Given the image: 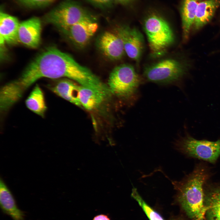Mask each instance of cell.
I'll use <instances>...</instances> for the list:
<instances>
[{
  "mask_svg": "<svg viewBox=\"0 0 220 220\" xmlns=\"http://www.w3.org/2000/svg\"><path fill=\"white\" fill-rule=\"evenodd\" d=\"M25 103L30 110L42 117H44L47 107L43 93L38 85L35 86Z\"/></svg>",
  "mask_w": 220,
  "mask_h": 220,
  "instance_id": "cell-19",
  "label": "cell"
},
{
  "mask_svg": "<svg viewBox=\"0 0 220 220\" xmlns=\"http://www.w3.org/2000/svg\"><path fill=\"white\" fill-rule=\"evenodd\" d=\"M89 73L88 68L80 64L69 54L50 47L39 54L19 78L7 83L6 89L12 98L18 100L41 78L66 77L81 84L86 81Z\"/></svg>",
  "mask_w": 220,
  "mask_h": 220,
  "instance_id": "cell-1",
  "label": "cell"
},
{
  "mask_svg": "<svg viewBox=\"0 0 220 220\" xmlns=\"http://www.w3.org/2000/svg\"><path fill=\"white\" fill-rule=\"evenodd\" d=\"M177 149L188 156L214 163L220 155V139L198 140L188 134L177 142Z\"/></svg>",
  "mask_w": 220,
  "mask_h": 220,
  "instance_id": "cell-6",
  "label": "cell"
},
{
  "mask_svg": "<svg viewBox=\"0 0 220 220\" xmlns=\"http://www.w3.org/2000/svg\"><path fill=\"white\" fill-rule=\"evenodd\" d=\"M202 0H182L180 9L184 39H188L193 24L197 6Z\"/></svg>",
  "mask_w": 220,
  "mask_h": 220,
  "instance_id": "cell-17",
  "label": "cell"
},
{
  "mask_svg": "<svg viewBox=\"0 0 220 220\" xmlns=\"http://www.w3.org/2000/svg\"><path fill=\"white\" fill-rule=\"evenodd\" d=\"M0 204L2 211L13 220H24V212L18 207L11 192L3 179H0Z\"/></svg>",
  "mask_w": 220,
  "mask_h": 220,
  "instance_id": "cell-13",
  "label": "cell"
},
{
  "mask_svg": "<svg viewBox=\"0 0 220 220\" xmlns=\"http://www.w3.org/2000/svg\"><path fill=\"white\" fill-rule=\"evenodd\" d=\"M98 45L103 54L112 60L120 59L125 53L122 39L116 29L115 31L103 33L98 39Z\"/></svg>",
  "mask_w": 220,
  "mask_h": 220,
  "instance_id": "cell-9",
  "label": "cell"
},
{
  "mask_svg": "<svg viewBox=\"0 0 220 220\" xmlns=\"http://www.w3.org/2000/svg\"><path fill=\"white\" fill-rule=\"evenodd\" d=\"M220 6V0H202L196 10L193 23L195 28L199 29L209 22Z\"/></svg>",
  "mask_w": 220,
  "mask_h": 220,
  "instance_id": "cell-16",
  "label": "cell"
},
{
  "mask_svg": "<svg viewBox=\"0 0 220 220\" xmlns=\"http://www.w3.org/2000/svg\"><path fill=\"white\" fill-rule=\"evenodd\" d=\"M41 24L35 17L20 23L18 30L19 42L31 48H37L40 40Z\"/></svg>",
  "mask_w": 220,
  "mask_h": 220,
  "instance_id": "cell-11",
  "label": "cell"
},
{
  "mask_svg": "<svg viewBox=\"0 0 220 220\" xmlns=\"http://www.w3.org/2000/svg\"><path fill=\"white\" fill-rule=\"evenodd\" d=\"M93 220H110V219L107 215L101 214L95 216Z\"/></svg>",
  "mask_w": 220,
  "mask_h": 220,
  "instance_id": "cell-23",
  "label": "cell"
},
{
  "mask_svg": "<svg viewBox=\"0 0 220 220\" xmlns=\"http://www.w3.org/2000/svg\"><path fill=\"white\" fill-rule=\"evenodd\" d=\"M208 177L207 170L200 165L182 180L172 182L178 201L192 220L205 218L206 207L203 186Z\"/></svg>",
  "mask_w": 220,
  "mask_h": 220,
  "instance_id": "cell-2",
  "label": "cell"
},
{
  "mask_svg": "<svg viewBox=\"0 0 220 220\" xmlns=\"http://www.w3.org/2000/svg\"><path fill=\"white\" fill-rule=\"evenodd\" d=\"M80 85L71 79L59 80L49 87L50 90L60 97L80 107H82L79 99Z\"/></svg>",
  "mask_w": 220,
  "mask_h": 220,
  "instance_id": "cell-15",
  "label": "cell"
},
{
  "mask_svg": "<svg viewBox=\"0 0 220 220\" xmlns=\"http://www.w3.org/2000/svg\"><path fill=\"white\" fill-rule=\"evenodd\" d=\"M55 0H19L23 5L29 7H36L49 4Z\"/></svg>",
  "mask_w": 220,
  "mask_h": 220,
  "instance_id": "cell-21",
  "label": "cell"
},
{
  "mask_svg": "<svg viewBox=\"0 0 220 220\" xmlns=\"http://www.w3.org/2000/svg\"><path fill=\"white\" fill-rule=\"evenodd\" d=\"M140 82L139 77L133 67L124 64L113 69L109 75L107 86L111 93L126 97L134 93Z\"/></svg>",
  "mask_w": 220,
  "mask_h": 220,
  "instance_id": "cell-5",
  "label": "cell"
},
{
  "mask_svg": "<svg viewBox=\"0 0 220 220\" xmlns=\"http://www.w3.org/2000/svg\"><path fill=\"white\" fill-rule=\"evenodd\" d=\"M94 17L82 20L64 32L77 47L86 46L97 31L98 26Z\"/></svg>",
  "mask_w": 220,
  "mask_h": 220,
  "instance_id": "cell-8",
  "label": "cell"
},
{
  "mask_svg": "<svg viewBox=\"0 0 220 220\" xmlns=\"http://www.w3.org/2000/svg\"><path fill=\"white\" fill-rule=\"evenodd\" d=\"M116 29L122 39L125 53L130 58L138 61L143 47L142 34L135 28L126 26H120Z\"/></svg>",
  "mask_w": 220,
  "mask_h": 220,
  "instance_id": "cell-10",
  "label": "cell"
},
{
  "mask_svg": "<svg viewBox=\"0 0 220 220\" xmlns=\"http://www.w3.org/2000/svg\"><path fill=\"white\" fill-rule=\"evenodd\" d=\"M94 16L78 3L66 0L44 16L45 22L54 25L63 32L83 20Z\"/></svg>",
  "mask_w": 220,
  "mask_h": 220,
  "instance_id": "cell-4",
  "label": "cell"
},
{
  "mask_svg": "<svg viewBox=\"0 0 220 220\" xmlns=\"http://www.w3.org/2000/svg\"><path fill=\"white\" fill-rule=\"evenodd\" d=\"M20 23L17 18L3 12L0 14V44L3 47L5 43L9 45L19 42L18 30Z\"/></svg>",
  "mask_w": 220,
  "mask_h": 220,
  "instance_id": "cell-12",
  "label": "cell"
},
{
  "mask_svg": "<svg viewBox=\"0 0 220 220\" xmlns=\"http://www.w3.org/2000/svg\"><path fill=\"white\" fill-rule=\"evenodd\" d=\"M114 2L121 4H125L129 3L132 0H113Z\"/></svg>",
  "mask_w": 220,
  "mask_h": 220,
  "instance_id": "cell-24",
  "label": "cell"
},
{
  "mask_svg": "<svg viewBox=\"0 0 220 220\" xmlns=\"http://www.w3.org/2000/svg\"><path fill=\"white\" fill-rule=\"evenodd\" d=\"M144 28L152 55L156 57L163 55L174 40L168 23L160 16L152 13L145 19Z\"/></svg>",
  "mask_w": 220,
  "mask_h": 220,
  "instance_id": "cell-3",
  "label": "cell"
},
{
  "mask_svg": "<svg viewBox=\"0 0 220 220\" xmlns=\"http://www.w3.org/2000/svg\"><path fill=\"white\" fill-rule=\"evenodd\" d=\"M131 196L138 202L149 220H165L160 215L145 202L139 194L136 189H132Z\"/></svg>",
  "mask_w": 220,
  "mask_h": 220,
  "instance_id": "cell-20",
  "label": "cell"
},
{
  "mask_svg": "<svg viewBox=\"0 0 220 220\" xmlns=\"http://www.w3.org/2000/svg\"><path fill=\"white\" fill-rule=\"evenodd\" d=\"M185 67L178 61L168 58L162 60L147 67L144 76L149 81L166 83L178 80L185 72Z\"/></svg>",
  "mask_w": 220,
  "mask_h": 220,
  "instance_id": "cell-7",
  "label": "cell"
},
{
  "mask_svg": "<svg viewBox=\"0 0 220 220\" xmlns=\"http://www.w3.org/2000/svg\"><path fill=\"white\" fill-rule=\"evenodd\" d=\"M94 6L100 8L109 7L114 2L113 0H87Z\"/></svg>",
  "mask_w": 220,
  "mask_h": 220,
  "instance_id": "cell-22",
  "label": "cell"
},
{
  "mask_svg": "<svg viewBox=\"0 0 220 220\" xmlns=\"http://www.w3.org/2000/svg\"><path fill=\"white\" fill-rule=\"evenodd\" d=\"M204 196L206 220H220V186L212 188Z\"/></svg>",
  "mask_w": 220,
  "mask_h": 220,
  "instance_id": "cell-18",
  "label": "cell"
},
{
  "mask_svg": "<svg viewBox=\"0 0 220 220\" xmlns=\"http://www.w3.org/2000/svg\"><path fill=\"white\" fill-rule=\"evenodd\" d=\"M109 93V91L80 85L79 99L82 107L88 110L98 107Z\"/></svg>",
  "mask_w": 220,
  "mask_h": 220,
  "instance_id": "cell-14",
  "label": "cell"
}]
</instances>
